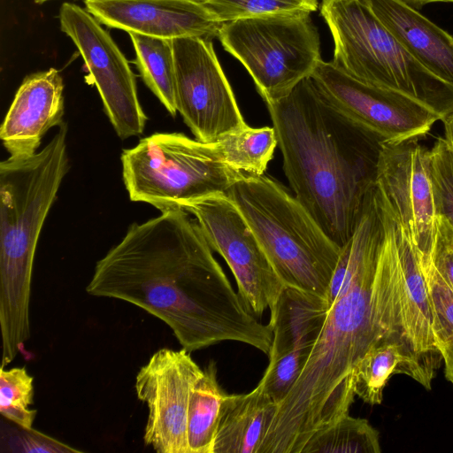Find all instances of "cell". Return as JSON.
<instances>
[{
  "label": "cell",
  "instance_id": "obj_1",
  "mask_svg": "<svg viewBox=\"0 0 453 453\" xmlns=\"http://www.w3.org/2000/svg\"><path fill=\"white\" fill-rule=\"evenodd\" d=\"M375 185L335 271L342 286L298 380L277 404L258 453H302L310 438L349 413L352 371L372 347L409 344L392 212ZM413 349V348H412ZM415 351V350H414Z\"/></svg>",
  "mask_w": 453,
  "mask_h": 453
},
{
  "label": "cell",
  "instance_id": "obj_2",
  "mask_svg": "<svg viewBox=\"0 0 453 453\" xmlns=\"http://www.w3.org/2000/svg\"><path fill=\"white\" fill-rule=\"evenodd\" d=\"M188 214L172 209L133 223L96 263L87 293L143 309L188 352L234 341L268 355L270 326L247 310Z\"/></svg>",
  "mask_w": 453,
  "mask_h": 453
},
{
  "label": "cell",
  "instance_id": "obj_3",
  "mask_svg": "<svg viewBox=\"0 0 453 453\" xmlns=\"http://www.w3.org/2000/svg\"><path fill=\"white\" fill-rule=\"evenodd\" d=\"M266 106L296 198L342 248L376 185L384 140L336 108L311 76Z\"/></svg>",
  "mask_w": 453,
  "mask_h": 453
},
{
  "label": "cell",
  "instance_id": "obj_4",
  "mask_svg": "<svg viewBox=\"0 0 453 453\" xmlns=\"http://www.w3.org/2000/svg\"><path fill=\"white\" fill-rule=\"evenodd\" d=\"M67 125L39 152L0 163V327L2 366L30 337L29 303L38 239L69 171Z\"/></svg>",
  "mask_w": 453,
  "mask_h": 453
},
{
  "label": "cell",
  "instance_id": "obj_5",
  "mask_svg": "<svg viewBox=\"0 0 453 453\" xmlns=\"http://www.w3.org/2000/svg\"><path fill=\"white\" fill-rule=\"evenodd\" d=\"M253 231L286 287L327 301L341 247L283 185L246 175L225 193Z\"/></svg>",
  "mask_w": 453,
  "mask_h": 453
},
{
  "label": "cell",
  "instance_id": "obj_6",
  "mask_svg": "<svg viewBox=\"0 0 453 453\" xmlns=\"http://www.w3.org/2000/svg\"><path fill=\"white\" fill-rule=\"evenodd\" d=\"M334 39L333 64L365 82L402 93L442 120L453 112V86L416 60L361 0L321 5Z\"/></svg>",
  "mask_w": 453,
  "mask_h": 453
},
{
  "label": "cell",
  "instance_id": "obj_7",
  "mask_svg": "<svg viewBox=\"0 0 453 453\" xmlns=\"http://www.w3.org/2000/svg\"><path fill=\"white\" fill-rule=\"evenodd\" d=\"M121 163L130 199L161 211L225 194L246 176L225 162L217 142L180 133H157L140 140L123 150Z\"/></svg>",
  "mask_w": 453,
  "mask_h": 453
},
{
  "label": "cell",
  "instance_id": "obj_8",
  "mask_svg": "<svg viewBox=\"0 0 453 453\" xmlns=\"http://www.w3.org/2000/svg\"><path fill=\"white\" fill-rule=\"evenodd\" d=\"M218 37L247 69L265 104L287 96L311 76L322 59L319 33L309 12L225 22Z\"/></svg>",
  "mask_w": 453,
  "mask_h": 453
},
{
  "label": "cell",
  "instance_id": "obj_9",
  "mask_svg": "<svg viewBox=\"0 0 453 453\" xmlns=\"http://www.w3.org/2000/svg\"><path fill=\"white\" fill-rule=\"evenodd\" d=\"M195 216L208 244L226 262L247 310L256 318L275 311L286 285L250 226L226 195H213L183 208Z\"/></svg>",
  "mask_w": 453,
  "mask_h": 453
},
{
  "label": "cell",
  "instance_id": "obj_10",
  "mask_svg": "<svg viewBox=\"0 0 453 453\" xmlns=\"http://www.w3.org/2000/svg\"><path fill=\"white\" fill-rule=\"evenodd\" d=\"M177 111L196 139L213 142L247 127L212 41L172 39Z\"/></svg>",
  "mask_w": 453,
  "mask_h": 453
},
{
  "label": "cell",
  "instance_id": "obj_11",
  "mask_svg": "<svg viewBox=\"0 0 453 453\" xmlns=\"http://www.w3.org/2000/svg\"><path fill=\"white\" fill-rule=\"evenodd\" d=\"M59 22L81 53L118 136L124 140L142 134L147 116L135 77L110 34L91 13L70 2L62 4Z\"/></svg>",
  "mask_w": 453,
  "mask_h": 453
},
{
  "label": "cell",
  "instance_id": "obj_12",
  "mask_svg": "<svg viewBox=\"0 0 453 453\" xmlns=\"http://www.w3.org/2000/svg\"><path fill=\"white\" fill-rule=\"evenodd\" d=\"M311 77L336 108L384 141L418 138L441 120L439 115L419 102L358 80L332 61L321 59Z\"/></svg>",
  "mask_w": 453,
  "mask_h": 453
},
{
  "label": "cell",
  "instance_id": "obj_13",
  "mask_svg": "<svg viewBox=\"0 0 453 453\" xmlns=\"http://www.w3.org/2000/svg\"><path fill=\"white\" fill-rule=\"evenodd\" d=\"M184 349H160L141 367L135 391L149 415L143 441L158 453H190L188 411L192 386L202 373Z\"/></svg>",
  "mask_w": 453,
  "mask_h": 453
},
{
  "label": "cell",
  "instance_id": "obj_14",
  "mask_svg": "<svg viewBox=\"0 0 453 453\" xmlns=\"http://www.w3.org/2000/svg\"><path fill=\"white\" fill-rule=\"evenodd\" d=\"M428 153L418 138L384 141L376 177L377 187L421 261L431 259L436 233Z\"/></svg>",
  "mask_w": 453,
  "mask_h": 453
},
{
  "label": "cell",
  "instance_id": "obj_15",
  "mask_svg": "<svg viewBox=\"0 0 453 453\" xmlns=\"http://www.w3.org/2000/svg\"><path fill=\"white\" fill-rule=\"evenodd\" d=\"M328 303L286 287L268 325L273 341L269 364L259 381L278 404L289 393L311 356L322 329Z\"/></svg>",
  "mask_w": 453,
  "mask_h": 453
},
{
  "label": "cell",
  "instance_id": "obj_16",
  "mask_svg": "<svg viewBox=\"0 0 453 453\" xmlns=\"http://www.w3.org/2000/svg\"><path fill=\"white\" fill-rule=\"evenodd\" d=\"M86 10L109 27L173 39L219 36V22L193 0H84Z\"/></svg>",
  "mask_w": 453,
  "mask_h": 453
},
{
  "label": "cell",
  "instance_id": "obj_17",
  "mask_svg": "<svg viewBox=\"0 0 453 453\" xmlns=\"http://www.w3.org/2000/svg\"><path fill=\"white\" fill-rule=\"evenodd\" d=\"M63 91V78L55 68L26 76L0 128L11 157L35 154L47 131L64 122Z\"/></svg>",
  "mask_w": 453,
  "mask_h": 453
},
{
  "label": "cell",
  "instance_id": "obj_18",
  "mask_svg": "<svg viewBox=\"0 0 453 453\" xmlns=\"http://www.w3.org/2000/svg\"><path fill=\"white\" fill-rule=\"evenodd\" d=\"M423 66L453 86V36L403 0H361Z\"/></svg>",
  "mask_w": 453,
  "mask_h": 453
},
{
  "label": "cell",
  "instance_id": "obj_19",
  "mask_svg": "<svg viewBox=\"0 0 453 453\" xmlns=\"http://www.w3.org/2000/svg\"><path fill=\"white\" fill-rule=\"evenodd\" d=\"M441 358L418 354L404 342L387 341L370 349L352 371L354 393L365 403L376 405L393 374H405L431 389Z\"/></svg>",
  "mask_w": 453,
  "mask_h": 453
},
{
  "label": "cell",
  "instance_id": "obj_20",
  "mask_svg": "<svg viewBox=\"0 0 453 453\" xmlns=\"http://www.w3.org/2000/svg\"><path fill=\"white\" fill-rule=\"evenodd\" d=\"M276 410L261 383L246 394H226L213 453H257Z\"/></svg>",
  "mask_w": 453,
  "mask_h": 453
},
{
  "label": "cell",
  "instance_id": "obj_21",
  "mask_svg": "<svg viewBox=\"0 0 453 453\" xmlns=\"http://www.w3.org/2000/svg\"><path fill=\"white\" fill-rule=\"evenodd\" d=\"M393 228L403 274V316L408 338L418 354L442 359L435 344L431 300L417 250L394 216Z\"/></svg>",
  "mask_w": 453,
  "mask_h": 453
},
{
  "label": "cell",
  "instance_id": "obj_22",
  "mask_svg": "<svg viewBox=\"0 0 453 453\" xmlns=\"http://www.w3.org/2000/svg\"><path fill=\"white\" fill-rule=\"evenodd\" d=\"M226 393L217 380L214 361L203 369L194 382L188 411V441L190 453H213L219 413Z\"/></svg>",
  "mask_w": 453,
  "mask_h": 453
},
{
  "label": "cell",
  "instance_id": "obj_23",
  "mask_svg": "<svg viewBox=\"0 0 453 453\" xmlns=\"http://www.w3.org/2000/svg\"><path fill=\"white\" fill-rule=\"evenodd\" d=\"M135 52V65L152 93L175 117V66L172 39L129 32Z\"/></svg>",
  "mask_w": 453,
  "mask_h": 453
},
{
  "label": "cell",
  "instance_id": "obj_24",
  "mask_svg": "<svg viewBox=\"0 0 453 453\" xmlns=\"http://www.w3.org/2000/svg\"><path fill=\"white\" fill-rule=\"evenodd\" d=\"M216 142L229 166L251 176L264 174L278 145L273 127L254 128L247 126Z\"/></svg>",
  "mask_w": 453,
  "mask_h": 453
},
{
  "label": "cell",
  "instance_id": "obj_25",
  "mask_svg": "<svg viewBox=\"0 0 453 453\" xmlns=\"http://www.w3.org/2000/svg\"><path fill=\"white\" fill-rule=\"evenodd\" d=\"M380 434L367 419L349 414L314 434L302 453H380Z\"/></svg>",
  "mask_w": 453,
  "mask_h": 453
},
{
  "label": "cell",
  "instance_id": "obj_26",
  "mask_svg": "<svg viewBox=\"0 0 453 453\" xmlns=\"http://www.w3.org/2000/svg\"><path fill=\"white\" fill-rule=\"evenodd\" d=\"M433 313L435 344L444 361V374L453 385V290L434 267L431 259L420 261Z\"/></svg>",
  "mask_w": 453,
  "mask_h": 453
},
{
  "label": "cell",
  "instance_id": "obj_27",
  "mask_svg": "<svg viewBox=\"0 0 453 453\" xmlns=\"http://www.w3.org/2000/svg\"><path fill=\"white\" fill-rule=\"evenodd\" d=\"M221 23L285 12H312L317 0H206L203 3Z\"/></svg>",
  "mask_w": 453,
  "mask_h": 453
},
{
  "label": "cell",
  "instance_id": "obj_28",
  "mask_svg": "<svg viewBox=\"0 0 453 453\" xmlns=\"http://www.w3.org/2000/svg\"><path fill=\"white\" fill-rule=\"evenodd\" d=\"M428 157L435 216L453 228V150L444 137L435 141Z\"/></svg>",
  "mask_w": 453,
  "mask_h": 453
},
{
  "label": "cell",
  "instance_id": "obj_29",
  "mask_svg": "<svg viewBox=\"0 0 453 453\" xmlns=\"http://www.w3.org/2000/svg\"><path fill=\"white\" fill-rule=\"evenodd\" d=\"M33 377L24 367L0 371V406L29 408L33 404Z\"/></svg>",
  "mask_w": 453,
  "mask_h": 453
},
{
  "label": "cell",
  "instance_id": "obj_30",
  "mask_svg": "<svg viewBox=\"0 0 453 453\" xmlns=\"http://www.w3.org/2000/svg\"><path fill=\"white\" fill-rule=\"evenodd\" d=\"M6 450L12 452L63 453L81 452L33 428L19 427L9 433L5 439Z\"/></svg>",
  "mask_w": 453,
  "mask_h": 453
},
{
  "label": "cell",
  "instance_id": "obj_31",
  "mask_svg": "<svg viewBox=\"0 0 453 453\" xmlns=\"http://www.w3.org/2000/svg\"><path fill=\"white\" fill-rule=\"evenodd\" d=\"M431 262L443 280L453 290V228L441 218H436V233Z\"/></svg>",
  "mask_w": 453,
  "mask_h": 453
},
{
  "label": "cell",
  "instance_id": "obj_32",
  "mask_svg": "<svg viewBox=\"0 0 453 453\" xmlns=\"http://www.w3.org/2000/svg\"><path fill=\"white\" fill-rule=\"evenodd\" d=\"M0 413L19 427L29 429L32 428L37 411L29 408L4 405L0 406Z\"/></svg>",
  "mask_w": 453,
  "mask_h": 453
},
{
  "label": "cell",
  "instance_id": "obj_33",
  "mask_svg": "<svg viewBox=\"0 0 453 453\" xmlns=\"http://www.w3.org/2000/svg\"><path fill=\"white\" fill-rule=\"evenodd\" d=\"M444 138L453 150V112L442 119Z\"/></svg>",
  "mask_w": 453,
  "mask_h": 453
},
{
  "label": "cell",
  "instance_id": "obj_34",
  "mask_svg": "<svg viewBox=\"0 0 453 453\" xmlns=\"http://www.w3.org/2000/svg\"><path fill=\"white\" fill-rule=\"evenodd\" d=\"M403 1L417 10L421 8L423 5H425L426 4H430V3H453V0H403Z\"/></svg>",
  "mask_w": 453,
  "mask_h": 453
},
{
  "label": "cell",
  "instance_id": "obj_35",
  "mask_svg": "<svg viewBox=\"0 0 453 453\" xmlns=\"http://www.w3.org/2000/svg\"><path fill=\"white\" fill-rule=\"evenodd\" d=\"M49 1H52V0H34V2L37 4H42L46 2H49ZM193 1H196V2H200V3H203L205 2L206 0H193Z\"/></svg>",
  "mask_w": 453,
  "mask_h": 453
},
{
  "label": "cell",
  "instance_id": "obj_36",
  "mask_svg": "<svg viewBox=\"0 0 453 453\" xmlns=\"http://www.w3.org/2000/svg\"><path fill=\"white\" fill-rule=\"evenodd\" d=\"M337 1H342V0H323L322 4H330V3L337 2Z\"/></svg>",
  "mask_w": 453,
  "mask_h": 453
}]
</instances>
